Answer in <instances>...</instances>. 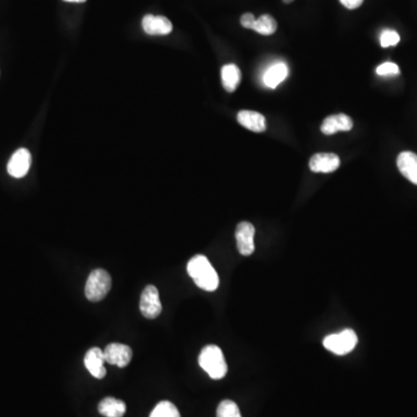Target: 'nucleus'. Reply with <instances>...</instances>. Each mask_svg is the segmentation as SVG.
<instances>
[{
    "instance_id": "f257e3e1",
    "label": "nucleus",
    "mask_w": 417,
    "mask_h": 417,
    "mask_svg": "<svg viewBox=\"0 0 417 417\" xmlns=\"http://www.w3.org/2000/svg\"><path fill=\"white\" fill-rule=\"evenodd\" d=\"M187 271L195 284L204 291H216L219 287V276L210 261L204 255L194 256L187 266Z\"/></svg>"
},
{
    "instance_id": "f03ea898",
    "label": "nucleus",
    "mask_w": 417,
    "mask_h": 417,
    "mask_svg": "<svg viewBox=\"0 0 417 417\" xmlns=\"http://www.w3.org/2000/svg\"><path fill=\"white\" fill-rule=\"evenodd\" d=\"M198 363L201 368L210 375V378L223 379L228 373V364L225 361L224 354L218 346H207L201 351Z\"/></svg>"
},
{
    "instance_id": "7ed1b4c3",
    "label": "nucleus",
    "mask_w": 417,
    "mask_h": 417,
    "mask_svg": "<svg viewBox=\"0 0 417 417\" xmlns=\"http://www.w3.org/2000/svg\"><path fill=\"white\" fill-rule=\"evenodd\" d=\"M112 289V277L105 269H95L90 273L85 295L90 302H100Z\"/></svg>"
},
{
    "instance_id": "20e7f679",
    "label": "nucleus",
    "mask_w": 417,
    "mask_h": 417,
    "mask_svg": "<svg viewBox=\"0 0 417 417\" xmlns=\"http://www.w3.org/2000/svg\"><path fill=\"white\" fill-rule=\"evenodd\" d=\"M357 343V335L352 330H344L340 333L330 334L323 340V347L339 356L349 354L354 350Z\"/></svg>"
},
{
    "instance_id": "39448f33",
    "label": "nucleus",
    "mask_w": 417,
    "mask_h": 417,
    "mask_svg": "<svg viewBox=\"0 0 417 417\" xmlns=\"http://www.w3.org/2000/svg\"><path fill=\"white\" fill-rule=\"evenodd\" d=\"M139 309L145 318L148 319H155L160 316L162 311V302L159 298L158 289L153 285H148L142 293Z\"/></svg>"
},
{
    "instance_id": "423d86ee",
    "label": "nucleus",
    "mask_w": 417,
    "mask_h": 417,
    "mask_svg": "<svg viewBox=\"0 0 417 417\" xmlns=\"http://www.w3.org/2000/svg\"><path fill=\"white\" fill-rule=\"evenodd\" d=\"M254 237H255L254 225L248 221L239 223L235 230V239H237V247L241 255L249 256L254 253L255 250Z\"/></svg>"
},
{
    "instance_id": "0eeeda50",
    "label": "nucleus",
    "mask_w": 417,
    "mask_h": 417,
    "mask_svg": "<svg viewBox=\"0 0 417 417\" xmlns=\"http://www.w3.org/2000/svg\"><path fill=\"white\" fill-rule=\"evenodd\" d=\"M32 165V155L27 148H19L12 155L8 164V172L15 179L27 176Z\"/></svg>"
},
{
    "instance_id": "6e6552de",
    "label": "nucleus",
    "mask_w": 417,
    "mask_h": 417,
    "mask_svg": "<svg viewBox=\"0 0 417 417\" xmlns=\"http://www.w3.org/2000/svg\"><path fill=\"white\" fill-rule=\"evenodd\" d=\"M105 363L116 365L119 368H126L133 358V350L129 346L122 343H110L105 351Z\"/></svg>"
},
{
    "instance_id": "1a4fd4ad",
    "label": "nucleus",
    "mask_w": 417,
    "mask_h": 417,
    "mask_svg": "<svg viewBox=\"0 0 417 417\" xmlns=\"http://www.w3.org/2000/svg\"><path fill=\"white\" fill-rule=\"evenodd\" d=\"M142 26L144 32L152 36L169 35L173 31L172 22L162 15H145Z\"/></svg>"
},
{
    "instance_id": "9d476101",
    "label": "nucleus",
    "mask_w": 417,
    "mask_h": 417,
    "mask_svg": "<svg viewBox=\"0 0 417 417\" xmlns=\"http://www.w3.org/2000/svg\"><path fill=\"white\" fill-rule=\"evenodd\" d=\"M85 366L94 378H105L107 370L105 368V358L103 351L99 348H92L85 355Z\"/></svg>"
},
{
    "instance_id": "9b49d317",
    "label": "nucleus",
    "mask_w": 417,
    "mask_h": 417,
    "mask_svg": "<svg viewBox=\"0 0 417 417\" xmlns=\"http://www.w3.org/2000/svg\"><path fill=\"white\" fill-rule=\"evenodd\" d=\"M340 158L334 153H316L309 160V169L314 173H333L340 167Z\"/></svg>"
},
{
    "instance_id": "f8f14e48",
    "label": "nucleus",
    "mask_w": 417,
    "mask_h": 417,
    "mask_svg": "<svg viewBox=\"0 0 417 417\" xmlns=\"http://www.w3.org/2000/svg\"><path fill=\"white\" fill-rule=\"evenodd\" d=\"M354 126V121L350 116L346 114H337V115L328 116L323 119L321 124V133L327 136L340 133V131H350Z\"/></svg>"
},
{
    "instance_id": "ddd939ff",
    "label": "nucleus",
    "mask_w": 417,
    "mask_h": 417,
    "mask_svg": "<svg viewBox=\"0 0 417 417\" xmlns=\"http://www.w3.org/2000/svg\"><path fill=\"white\" fill-rule=\"evenodd\" d=\"M396 165L400 173L417 186V155L409 151L401 152L396 160Z\"/></svg>"
},
{
    "instance_id": "4468645a",
    "label": "nucleus",
    "mask_w": 417,
    "mask_h": 417,
    "mask_svg": "<svg viewBox=\"0 0 417 417\" xmlns=\"http://www.w3.org/2000/svg\"><path fill=\"white\" fill-rule=\"evenodd\" d=\"M289 67L283 62H277L273 64L271 67H268V70L263 74V84L266 87L276 88L278 85L282 84L283 81L288 78Z\"/></svg>"
},
{
    "instance_id": "2eb2a0df",
    "label": "nucleus",
    "mask_w": 417,
    "mask_h": 417,
    "mask_svg": "<svg viewBox=\"0 0 417 417\" xmlns=\"http://www.w3.org/2000/svg\"><path fill=\"white\" fill-rule=\"evenodd\" d=\"M238 122L246 129L254 133H264L266 130V119L262 114L253 110H241L238 112Z\"/></svg>"
},
{
    "instance_id": "dca6fc26",
    "label": "nucleus",
    "mask_w": 417,
    "mask_h": 417,
    "mask_svg": "<svg viewBox=\"0 0 417 417\" xmlns=\"http://www.w3.org/2000/svg\"><path fill=\"white\" fill-rule=\"evenodd\" d=\"M126 411V403L112 396L105 398L99 403V413L105 417H123Z\"/></svg>"
},
{
    "instance_id": "f3484780",
    "label": "nucleus",
    "mask_w": 417,
    "mask_h": 417,
    "mask_svg": "<svg viewBox=\"0 0 417 417\" xmlns=\"http://www.w3.org/2000/svg\"><path fill=\"white\" fill-rule=\"evenodd\" d=\"M241 81V71L235 64H226L221 67V83L226 91L235 92Z\"/></svg>"
},
{
    "instance_id": "a211bd4d",
    "label": "nucleus",
    "mask_w": 417,
    "mask_h": 417,
    "mask_svg": "<svg viewBox=\"0 0 417 417\" xmlns=\"http://www.w3.org/2000/svg\"><path fill=\"white\" fill-rule=\"evenodd\" d=\"M250 29L259 33L261 35H273L277 31V22L269 15H263L259 19H255L252 24Z\"/></svg>"
},
{
    "instance_id": "6ab92c4d",
    "label": "nucleus",
    "mask_w": 417,
    "mask_h": 417,
    "mask_svg": "<svg viewBox=\"0 0 417 417\" xmlns=\"http://www.w3.org/2000/svg\"><path fill=\"white\" fill-rule=\"evenodd\" d=\"M150 417H181L176 405L169 401H162L152 410Z\"/></svg>"
},
{
    "instance_id": "aec40b11",
    "label": "nucleus",
    "mask_w": 417,
    "mask_h": 417,
    "mask_svg": "<svg viewBox=\"0 0 417 417\" xmlns=\"http://www.w3.org/2000/svg\"><path fill=\"white\" fill-rule=\"evenodd\" d=\"M217 417H242L239 407L232 400H224L217 408Z\"/></svg>"
},
{
    "instance_id": "412c9836",
    "label": "nucleus",
    "mask_w": 417,
    "mask_h": 417,
    "mask_svg": "<svg viewBox=\"0 0 417 417\" xmlns=\"http://www.w3.org/2000/svg\"><path fill=\"white\" fill-rule=\"evenodd\" d=\"M400 42V35L395 31L392 29H385L380 35V44L382 48H389L394 46Z\"/></svg>"
},
{
    "instance_id": "4be33fe9",
    "label": "nucleus",
    "mask_w": 417,
    "mask_h": 417,
    "mask_svg": "<svg viewBox=\"0 0 417 417\" xmlns=\"http://www.w3.org/2000/svg\"><path fill=\"white\" fill-rule=\"evenodd\" d=\"M375 72L382 77H394V76H398L400 74V69L395 63L387 62V63L379 65Z\"/></svg>"
},
{
    "instance_id": "5701e85b",
    "label": "nucleus",
    "mask_w": 417,
    "mask_h": 417,
    "mask_svg": "<svg viewBox=\"0 0 417 417\" xmlns=\"http://www.w3.org/2000/svg\"><path fill=\"white\" fill-rule=\"evenodd\" d=\"M255 19V17H254L252 13H245V15H242L241 18H240V24H241L244 28L250 29L252 24Z\"/></svg>"
},
{
    "instance_id": "b1692460",
    "label": "nucleus",
    "mask_w": 417,
    "mask_h": 417,
    "mask_svg": "<svg viewBox=\"0 0 417 417\" xmlns=\"http://www.w3.org/2000/svg\"><path fill=\"white\" fill-rule=\"evenodd\" d=\"M340 3L348 10H356L364 3V0H340Z\"/></svg>"
},
{
    "instance_id": "393cba45",
    "label": "nucleus",
    "mask_w": 417,
    "mask_h": 417,
    "mask_svg": "<svg viewBox=\"0 0 417 417\" xmlns=\"http://www.w3.org/2000/svg\"><path fill=\"white\" fill-rule=\"evenodd\" d=\"M64 1H67V3H85L86 0H64Z\"/></svg>"
},
{
    "instance_id": "a878e982",
    "label": "nucleus",
    "mask_w": 417,
    "mask_h": 417,
    "mask_svg": "<svg viewBox=\"0 0 417 417\" xmlns=\"http://www.w3.org/2000/svg\"><path fill=\"white\" fill-rule=\"evenodd\" d=\"M283 1H284L285 4H290L293 0H283Z\"/></svg>"
}]
</instances>
